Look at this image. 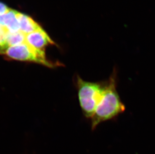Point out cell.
Wrapping results in <instances>:
<instances>
[{
  "label": "cell",
  "instance_id": "6da1fadb",
  "mask_svg": "<svg viewBox=\"0 0 155 154\" xmlns=\"http://www.w3.org/2000/svg\"><path fill=\"white\" fill-rule=\"evenodd\" d=\"M117 71L114 67L91 119L92 130L102 123L116 119L126 110V106L117 92Z\"/></svg>",
  "mask_w": 155,
  "mask_h": 154
},
{
  "label": "cell",
  "instance_id": "7a4b0ae2",
  "mask_svg": "<svg viewBox=\"0 0 155 154\" xmlns=\"http://www.w3.org/2000/svg\"><path fill=\"white\" fill-rule=\"evenodd\" d=\"M75 82L82 113L85 118L91 119L104 90L107 80L96 82L86 81L77 75Z\"/></svg>",
  "mask_w": 155,
  "mask_h": 154
},
{
  "label": "cell",
  "instance_id": "3957f363",
  "mask_svg": "<svg viewBox=\"0 0 155 154\" xmlns=\"http://www.w3.org/2000/svg\"><path fill=\"white\" fill-rule=\"evenodd\" d=\"M3 55L8 60L33 63L49 68L63 66V64L59 62L52 61L47 59L45 51L36 49L26 43L19 45L9 47Z\"/></svg>",
  "mask_w": 155,
  "mask_h": 154
},
{
  "label": "cell",
  "instance_id": "277c9868",
  "mask_svg": "<svg viewBox=\"0 0 155 154\" xmlns=\"http://www.w3.org/2000/svg\"><path fill=\"white\" fill-rule=\"evenodd\" d=\"M25 43L36 49L45 51L46 47L55 45L42 28L37 31L26 35Z\"/></svg>",
  "mask_w": 155,
  "mask_h": 154
},
{
  "label": "cell",
  "instance_id": "5b68a950",
  "mask_svg": "<svg viewBox=\"0 0 155 154\" xmlns=\"http://www.w3.org/2000/svg\"><path fill=\"white\" fill-rule=\"evenodd\" d=\"M16 16L19 23L20 30L26 35L42 28L32 18L28 15L17 11Z\"/></svg>",
  "mask_w": 155,
  "mask_h": 154
},
{
  "label": "cell",
  "instance_id": "8992f818",
  "mask_svg": "<svg viewBox=\"0 0 155 154\" xmlns=\"http://www.w3.org/2000/svg\"><path fill=\"white\" fill-rule=\"evenodd\" d=\"M16 13V11L10 9L4 15H0V25L6 27L11 33L20 31Z\"/></svg>",
  "mask_w": 155,
  "mask_h": 154
},
{
  "label": "cell",
  "instance_id": "52a82bcc",
  "mask_svg": "<svg viewBox=\"0 0 155 154\" xmlns=\"http://www.w3.org/2000/svg\"><path fill=\"white\" fill-rule=\"evenodd\" d=\"M26 42V34L21 31L11 33L8 32L6 37V42L8 47L19 45Z\"/></svg>",
  "mask_w": 155,
  "mask_h": 154
},
{
  "label": "cell",
  "instance_id": "ba28073f",
  "mask_svg": "<svg viewBox=\"0 0 155 154\" xmlns=\"http://www.w3.org/2000/svg\"><path fill=\"white\" fill-rule=\"evenodd\" d=\"M8 32L6 27L0 25V54H4L9 47L6 42V37Z\"/></svg>",
  "mask_w": 155,
  "mask_h": 154
},
{
  "label": "cell",
  "instance_id": "9c48e42d",
  "mask_svg": "<svg viewBox=\"0 0 155 154\" xmlns=\"http://www.w3.org/2000/svg\"><path fill=\"white\" fill-rule=\"evenodd\" d=\"M10 10V9L6 6V5L0 2V15H4Z\"/></svg>",
  "mask_w": 155,
  "mask_h": 154
}]
</instances>
